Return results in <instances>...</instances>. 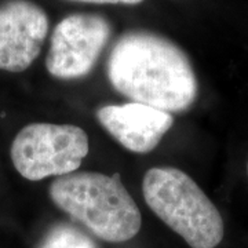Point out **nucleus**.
<instances>
[{
  "instance_id": "8",
  "label": "nucleus",
  "mask_w": 248,
  "mask_h": 248,
  "mask_svg": "<svg viewBox=\"0 0 248 248\" xmlns=\"http://www.w3.org/2000/svg\"><path fill=\"white\" fill-rule=\"evenodd\" d=\"M39 248H98L87 234L68 223H58L46 234Z\"/></svg>"
},
{
  "instance_id": "9",
  "label": "nucleus",
  "mask_w": 248,
  "mask_h": 248,
  "mask_svg": "<svg viewBox=\"0 0 248 248\" xmlns=\"http://www.w3.org/2000/svg\"><path fill=\"white\" fill-rule=\"evenodd\" d=\"M72 1L94 3V4H117V3H119V0H72Z\"/></svg>"
},
{
  "instance_id": "10",
  "label": "nucleus",
  "mask_w": 248,
  "mask_h": 248,
  "mask_svg": "<svg viewBox=\"0 0 248 248\" xmlns=\"http://www.w3.org/2000/svg\"><path fill=\"white\" fill-rule=\"evenodd\" d=\"M143 0H119V3H122V4H140L142 3Z\"/></svg>"
},
{
  "instance_id": "4",
  "label": "nucleus",
  "mask_w": 248,
  "mask_h": 248,
  "mask_svg": "<svg viewBox=\"0 0 248 248\" xmlns=\"http://www.w3.org/2000/svg\"><path fill=\"white\" fill-rule=\"evenodd\" d=\"M89 151V135L78 125L32 123L14 137L10 156L18 174L35 182L76 172Z\"/></svg>"
},
{
  "instance_id": "7",
  "label": "nucleus",
  "mask_w": 248,
  "mask_h": 248,
  "mask_svg": "<svg viewBox=\"0 0 248 248\" xmlns=\"http://www.w3.org/2000/svg\"><path fill=\"white\" fill-rule=\"evenodd\" d=\"M99 124L127 151L149 153L174 124L171 113L138 102L107 105L95 112Z\"/></svg>"
},
{
  "instance_id": "11",
  "label": "nucleus",
  "mask_w": 248,
  "mask_h": 248,
  "mask_svg": "<svg viewBox=\"0 0 248 248\" xmlns=\"http://www.w3.org/2000/svg\"><path fill=\"white\" fill-rule=\"evenodd\" d=\"M247 174H248V163H247Z\"/></svg>"
},
{
  "instance_id": "6",
  "label": "nucleus",
  "mask_w": 248,
  "mask_h": 248,
  "mask_svg": "<svg viewBox=\"0 0 248 248\" xmlns=\"http://www.w3.org/2000/svg\"><path fill=\"white\" fill-rule=\"evenodd\" d=\"M50 21L32 0L0 3V71H27L42 51Z\"/></svg>"
},
{
  "instance_id": "1",
  "label": "nucleus",
  "mask_w": 248,
  "mask_h": 248,
  "mask_svg": "<svg viewBox=\"0 0 248 248\" xmlns=\"http://www.w3.org/2000/svg\"><path fill=\"white\" fill-rule=\"evenodd\" d=\"M107 73L122 95L167 113L187 110L199 93L187 54L166 36L145 29L119 36L108 58Z\"/></svg>"
},
{
  "instance_id": "5",
  "label": "nucleus",
  "mask_w": 248,
  "mask_h": 248,
  "mask_svg": "<svg viewBox=\"0 0 248 248\" xmlns=\"http://www.w3.org/2000/svg\"><path fill=\"white\" fill-rule=\"evenodd\" d=\"M112 25L101 14L75 13L54 28L46 69L61 80L80 79L94 69L110 40Z\"/></svg>"
},
{
  "instance_id": "2",
  "label": "nucleus",
  "mask_w": 248,
  "mask_h": 248,
  "mask_svg": "<svg viewBox=\"0 0 248 248\" xmlns=\"http://www.w3.org/2000/svg\"><path fill=\"white\" fill-rule=\"evenodd\" d=\"M48 196L60 210L108 243L128 241L141 229L140 208L119 174L72 172L55 178Z\"/></svg>"
},
{
  "instance_id": "3",
  "label": "nucleus",
  "mask_w": 248,
  "mask_h": 248,
  "mask_svg": "<svg viewBox=\"0 0 248 248\" xmlns=\"http://www.w3.org/2000/svg\"><path fill=\"white\" fill-rule=\"evenodd\" d=\"M145 203L192 248H215L223 239L221 214L182 170L153 167L142 181Z\"/></svg>"
}]
</instances>
